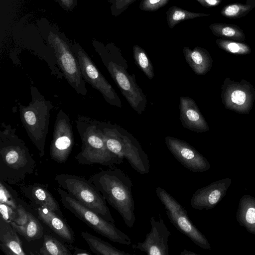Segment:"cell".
Instances as JSON below:
<instances>
[{
	"label": "cell",
	"mask_w": 255,
	"mask_h": 255,
	"mask_svg": "<svg viewBox=\"0 0 255 255\" xmlns=\"http://www.w3.org/2000/svg\"><path fill=\"white\" fill-rule=\"evenodd\" d=\"M136 0H111V12L117 16L123 12L128 7Z\"/></svg>",
	"instance_id": "obj_33"
},
{
	"label": "cell",
	"mask_w": 255,
	"mask_h": 255,
	"mask_svg": "<svg viewBox=\"0 0 255 255\" xmlns=\"http://www.w3.org/2000/svg\"><path fill=\"white\" fill-rule=\"evenodd\" d=\"M17 217L13 222L19 226L25 225L28 221V212L20 204H18L17 207Z\"/></svg>",
	"instance_id": "obj_35"
},
{
	"label": "cell",
	"mask_w": 255,
	"mask_h": 255,
	"mask_svg": "<svg viewBox=\"0 0 255 255\" xmlns=\"http://www.w3.org/2000/svg\"><path fill=\"white\" fill-rule=\"evenodd\" d=\"M36 211L39 219L57 235L66 242L72 244L75 241L74 234L63 218L41 206Z\"/></svg>",
	"instance_id": "obj_19"
},
{
	"label": "cell",
	"mask_w": 255,
	"mask_h": 255,
	"mask_svg": "<svg viewBox=\"0 0 255 255\" xmlns=\"http://www.w3.org/2000/svg\"><path fill=\"white\" fill-rule=\"evenodd\" d=\"M151 230L146 234L144 241L133 245L134 249L149 255H169L168 238L170 232L163 220L152 216L150 219Z\"/></svg>",
	"instance_id": "obj_15"
},
{
	"label": "cell",
	"mask_w": 255,
	"mask_h": 255,
	"mask_svg": "<svg viewBox=\"0 0 255 255\" xmlns=\"http://www.w3.org/2000/svg\"><path fill=\"white\" fill-rule=\"evenodd\" d=\"M0 217L8 223L13 222L17 217V210L9 206L0 203Z\"/></svg>",
	"instance_id": "obj_34"
},
{
	"label": "cell",
	"mask_w": 255,
	"mask_h": 255,
	"mask_svg": "<svg viewBox=\"0 0 255 255\" xmlns=\"http://www.w3.org/2000/svg\"><path fill=\"white\" fill-rule=\"evenodd\" d=\"M63 6L67 9H71L75 6V0H60Z\"/></svg>",
	"instance_id": "obj_37"
},
{
	"label": "cell",
	"mask_w": 255,
	"mask_h": 255,
	"mask_svg": "<svg viewBox=\"0 0 255 255\" xmlns=\"http://www.w3.org/2000/svg\"><path fill=\"white\" fill-rule=\"evenodd\" d=\"M196 253L192 252V251H189L186 250H183L181 253L180 255H197Z\"/></svg>",
	"instance_id": "obj_39"
},
{
	"label": "cell",
	"mask_w": 255,
	"mask_h": 255,
	"mask_svg": "<svg viewBox=\"0 0 255 255\" xmlns=\"http://www.w3.org/2000/svg\"><path fill=\"white\" fill-rule=\"evenodd\" d=\"M76 125L82 141L81 150L75 156L78 163L83 165L112 166L123 162L124 159L108 148L98 120L78 115Z\"/></svg>",
	"instance_id": "obj_4"
},
{
	"label": "cell",
	"mask_w": 255,
	"mask_h": 255,
	"mask_svg": "<svg viewBox=\"0 0 255 255\" xmlns=\"http://www.w3.org/2000/svg\"><path fill=\"white\" fill-rule=\"evenodd\" d=\"M132 50L135 64L149 80L153 78L154 77L153 66L145 51L137 44L133 46Z\"/></svg>",
	"instance_id": "obj_29"
},
{
	"label": "cell",
	"mask_w": 255,
	"mask_h": 255,
	"mask_svg": "<svg viewBox=\"0 0 255 255\" xmlns=\"http://www.w3.org/2000/svg\"><path fill=\"white\" fill-rule=\"evenodd\" d=\"M28 217V221L24 226H19L13 222L10 224L17 233L28 242L39 240L43 235V228L39 220L29 212Z\"/></svg>",
	"instance_id": "obj_24"
},
{
	"label": "cell",
	"mask_w": 255,
	"mask_h": 255,
	"mask_svg": "<svg viewBox=\"0 0 255 255\" xmlns=\"http://www.w3.org/2000/svg\"><path fill=\"white\" fill-rule=\"evenodd\" d=\"M36 161L10 125L0 126V180L17 184L33 172Z\"/></svg>",
	"instance_id": "obj_1"
},
{
	"label": "cell",
	"mask_w": 255,
	"mask_h": 255,
	"mask_svg": "<svg viewBox=\"0 0 255 255\" xmlns=\"http://www.w3.org/2000/svg\"><path fill=\"white\" fill-rule=\"evenodd\" d=\"M60 188L88 208L115 223L106 200L91 180L76 175L62 173L55 177Z\"/></svg>",
	"instance_id": "obj_7"
},
{
	"label": "cell",
	"mask_w": 255,
	"mask_h": 255,
	"mask_svg": "<svg viewBox=\"0 0 255 255\" xmlns=\"http://www.w3.org/2000/svg\"><path fill=\"white\" fill-rule=\"evenodd\" d=\"M221 99L226 109L249 114L255 101V88L245 79L236 81L226 77L221 86Z\"/></svg>",
	"instance_id": "obj_12"
},
{
	"label": "cell",
	"mask_w": 255,
	"mask_h": 255,
	"mask_svg": "<svg viewBox=\"0 0 255 255\" xmlns=\"http://www.w3.org/2000/svg\"><path fill=\"white\" fill-rule=\"evenodd\" d=\"M165 143L171 153L182 165L193 172H203L211 168L206 158L187 142L167 136Z\"/></svg>",
	"instance_id": "obj_14"
},
{
	"label": "cell",
	"mask_w": 255,
	"mask_h": 255,
	"mask_svg": "<svg viewBox=\"0 0 255 255\" xmlns=\"http://www.w3.org/2000/svg\"><path fill=\"white\" fill-rule=\"evenodd\" d=\"M81 235L88 245L91 251L95 254L98 255H129L89 233L82 232Z\"/></svg>",
	"instance_id": "obj_23"
},
{
	"label": "cell",
	"mask_w": 255,
	"mask_h": 255,
	"mask_svg": "<svg viewBox=\"0 0 255 255\" xmlns=\"http://www.w3.org/2000/svg\"><path fill=\"white\" fill-rule=\"evenodd\" d=\"M17 232L9 223L0 217V249L7 255H25Z\"/></svg>",
	"instance_id": "obj_21"
},
{
	"label": "cell",
	"mask_w": 255,
	"mask_h": 255,
	"mask_svg": "<svg viewBox=\"0 0 255 255\" xmlns=\"http://www.w3.org/2000/svg\"><path fill=\"white\" fill-rule=\"evenodd\" d=\"M21 190L33 203L46 207L64 218L58 203L49 192L47 184L34 183L22 186Z\"/></svg>",
	"instance_id": "obj_18"
},
{
	"label": "cell",
	"mask_w": 255,
	"mask_h": 255,
	"mask_svg": "<svg viewBox=\"0 0 255 255\" xmlns=\"http://www.w3.org/2000/svg\"><path fill=\"white\" fill-rule=\"evenodd\" d=\"M39 254L43 255H71L69 249L56 238L45 235Z\"/></svg>",
	"instance_id": "obj_28"
},
{
	"label": "cell",
	"mask_w": 255,
	"mask_h": 255,
	"mask_svg": "<svg viewBox=\"0 0 255 255\" xmlns=\"http://www.w3.org/2000/svg\"><path fill=\"white\" fill-rule=\"evenodd\" d=\"M213 34L223 38L244 42L245 34L238 25L233 24L214 23L209 26Z\"/></svg>",
	"instance_id": "obj_25"
},
{
	"label": "cell",
	"mask_w": 255,
	"mask_h": 255,
	"mask_svg": "<svg viewBox=\"0 0 255 255\" xmlns=\"http://www.w3.org/2000/svg\"><path fill=\"white\" fill-rule=\"evenodd\" d=\"M216 43L220 48L233 54L244 55L252 52L250 46L244 42L221 38L217 39Z\"/></svg>",
	"instance_id": "obj_30"
},
{
	"label": "cell",
	"mask_w": 255,
	"mask_h": 255,
	"mask_svg": "<svg viewBox=\"0 0 255 255\" xmlns=\"http://www.w3.org/2000/svg\"><path fill=\"white\" fill-rule=\"evenodd\" d=\"M183 52L186 61L196 75H205L211 70L213 60L206 49L197 46L191 49L184 46Z\"/></svg>",
	"instance_id": "obj_20"
},
{
	"label": "cell",
	"mask_w": 255,
	"mask_h": 255,
	"mask_svg": "<svg viewBox=\"0 0 255 255\" xmlns=\"http://www.w3.org/2000/svg\"><path fill=\"white\" fill-rule=\"evenodd\" d=\"M179 119L185 128L196 132L209 130V126L195 101L189 97L181 96L179 99Z\"/></svg>",
	"instance_id": "obj_17"
},
{
	"label": "cell",
	"mask_w": 255,
	"mask_h": 255,
	"mask_svg": "<svg viewBox=\"0 0 255 255\" xmlns=\"http://www.w3.org/2000/svg\"><path fill=\"white\" fill-rule=\"evenodd\" d=\"M3 183V181L0 180V203L6 204L17 210L18 204Z\"/></svg>",
	"instance_id": "obj_32"
},
{
	"label": "cell",
	"mask_w": 255,
	"mask_h": 255,
	"mask_svg": "<svg viewBox=\"0 0 255 255\" xmlns=\"http://www.w3.org/2000/svg\"><path fill=\"white\" fill-rule=\"evenodd\" d=\"M105 200L122 217L125 224L133 227L135 221L132 182L122 170H101L90 177Z\"/></svg>",
	"instance_id": "obj_2"
},
{
	"label": "cell",
	"mask_w": 255,
	"mask_h": 255,
	"mask_svg": "<svg viewBox=\"0 0 255 255\" xmlns=\"http://www.w3.org/2000/svg\"><path fill=\"white\" fill-rule=\"evenodd\" d=\"M108 148L113 153L126 158L136 172L141 174L149 172L148 156L138 141L126 129L109 121H98Z\"/></svg>",
	"instance_id": "obj_5"
},
{
	"label": "cell",
	"mask_w": 255,
	"mask_h": 255,
	"mask_svg": "<svg viewBox=\"0 0 255 255\" xmlns=\"http://www.w3.org/2000/svg\"><path fill=\"white\" fill-rule=\"evenodd\" d=\"M30 93L31 100L28 105L19 104L20 118L27 135L42 157L53 105L35 86H30Z\"/></svg>",
	"instance_id": "obj_6"
},
{
	"label": "cell",
	"mask_w": 255,
	"mask_h": 255,
	"mask_svg": "<svg viewBox=\"0 0 255 255\" xmlns=\"http://www.w3.org/2000/svg\"><path fill=\"white\" fill-rule=\"evenodd\" d=\"M155 192L164 207L169 220L175 227L199 247L211 249L207 239L191 222L184 207L161 187L156 188Z\"/></svg>",
	"instance_id": "obj_10"
},
{
	"label": "cell",
	"mask_w": 255,
	"mask_h": 255,
	"mask_svg": "<svg viewBox=\"0 0 255 255\" xmlns=\"http://www.w3.org/2000/svg\"><path fill=\"white\" fill-rule=\"evenodd\" d=\"M70 45L85 82L97 90L108 104L122 108L121 100L115 89L98 70L88 54L78 43L74 42Z\"/></svg>",
	"instance_id": "obj_11"
},
{
	"label": "cell",
	"mask_w": 255,
	"mask_h": 255,
	"mask_svg": "<svg viewBox=\"0 0 255 255\" xmlns=\"http://www.w3.org/2000/svg\"><path fill=\"white\" fill-rule=\"evenodd\" d=\"M210 15V14L189 11L176 6H171L166 12L167 24L170 28H173L181 21Z\"/></svg>",
	"instance_id": "obj_26"
},
{
	"label": "cell",
	"mask_w": 255,
	"mask_h": 255,
	"mask_svg": "<svg viewBox=\"0 0 255 255\" xmlns=\"http://www.w3.org/2000/svg\"><path fill=\"white\" fill-rule=\"evenodd\" d=\"M255 7V0H247L245 3H234L225 6L221 10L222 16L229 18H239L246 16Z\"/></svg>",
	"instance_id": "obj_27"
},
{
	"label": "cell",
	"mask_w": 255,
	"mask_h": 255,
	"mask_svg": "<svg viewBox=\"0 0 255 255\" xmlns=\"http://www.w3.org/2000/svg\"><path fill=\"white\" fill-rule=\"evenodd\" d=\"M95 50L121 93L132 109L141 115L145 111L147 100L137 85L134 74H130L128 65L121 50L113 43L106 45L96 42Z\"/></svg>",
	"instance_id": "obj_3"
},
{
	"label": "cell",
	"mask_w": 255,
	"mask_h": 255,
	"mask_svg": "<svg viewBox=\"0 0 255 255\" xmlns=\"http://www.w3.org/2000/svg\"><path fill=\"white\" fill-rule=\"evenodd\" d=\"M170 0H141L139 8L146 11H155L166 5Z\"/></svg>",
	"instance_id": "obj_31"
},
{
	"label": "cell",
	"mask_w": 255,
	"mask_h": 255,
	"mask_svg": "<svg viewBox=\"0 0 255 255\" xmlns=\"http://www.w3.org/2000/svg\"><path fill=\"white\" fill-rule=\"evenodd\" d=\"M74 144V134L69 116L60 109L56 116L50 147L51 158L59 163L68 159Z\"/></svg>",
	"instance_id": "obj_13"
},
{
	"label": "cell",
	"mask_w": 255,
	"mask_h": 255,
	"mask_svg": "<svg viewBox=\"0 0 255 255\" xmlns=\"http://www.w3.org/2000/svg\"><path fill=\"white\" fill-rule=\"evenodd\" d=\"M74 250V253L72 255H91V254L88 251L82 249L78 248L75 247H72Z\"/></svg>",
	"instance_id": "obj_38"
},
{
	"label": "cell",
	"mask_w": 255,
	"mask_h": 255,
	"mask_svg": "<svg viewBox=\"0 0 255 255\" xmlns=\"http://www.w3.org/2000/svg\"><path fill=\"white\" fill-rule=\"evenodd\" d=\"M57 191L62 205L95 232L115 243L128 246L131 243L130 238L117 228L115 223L88 208L61 188H57Z\"/></svg>",
	"instance_id": "obj_8"
},
{
	"label": "cell",
	"mask_w": 255,
	"mask_h": 255,
	"mask_svg": "<svg viewBox=\"0 0 255 255\" xmlns=\"http://www.w3.org/2000/svg\"><path fill=\"white\" fill-rule=\"evenodd\" d=\"M202 6L206 7H212L218 5L222 0H195Z\"/></svg>",
	"instance_id": "obj_36"
},
{
	"label": "cell",
	"mask_w": 255,
	"mask_h": 255,
	"mask_svg": "<svg viewBox=\"0 0 255 255\" xmlns=\"http://www.w3.org/2000/svg\"><path fill=\"white\" fill-rule=\"evenodd\" d=\"M232 182V179L227 177L198 189L191 197V207L199 210L214 208L225 196Z\"/></svg>",
	"instance_id": "obj_16"
},
{
	"label": "cell",
	"mask_w": 255,
	"mask_h": 255,
	"mask_svg": "<svg viewBox=\"0 0 255 255\" xmlns=\"http://www.w3.org/2000/svg\"><path fill=\"white\" fill-rule=\"evenodd\" d=\"M47 41L64 78L78 94L86 96L88 90L85 81L70 43L60 34L53 32L48 34Z\"/></svg>",
	"instance_id": "obj_9"
},
{
	"label": "cell",
	"mask_w": 255,
	"mask_h": 255,
	"mask_svg": "<svg viewBox=\"0 0 255 255\" xmlns=\"http://www.w3.org/2000/svg\"><path fill=\"white\" fill-rule=\"evenodd\" d=\"M236 218L240 226L255 235V197L249 194L242 196Z\"/></svg>",
	"instance_id": "obj_22"
}]
</instances>
